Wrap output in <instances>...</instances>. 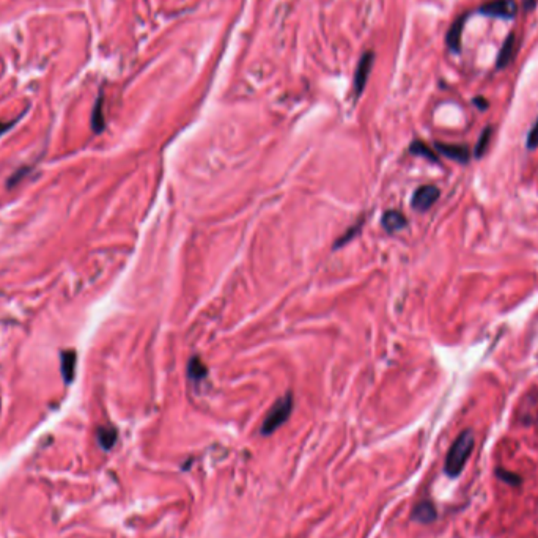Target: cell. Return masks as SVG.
I'll return each mask as SVG.
<instances>
[{
    "label": "cell",
    "mask_w": 538,
    "mask_h": 538,
    "mask_svg": "<svg viewBox=\"0 0 538 538\" xmlns=\"http://www.w3.org/2000/svg\"><path fill=\"white\" fill-rule=\"evenodd\" d=\"M474 104H475V106H478V107L482 109V110H485V109L488 107V103H486V101H485L483 98H475V99H474Z\"/></svg>",
    "instance_id": "obj_20"
},
{
    "label": "cell",
    "mask_w": 538,
    "mask_h": 538,
    "mask_svg": "<svg viewBox=\"0 0 538 538\" xmlns=\"http://www.w3.org/2000/svg\"><path fill=\"white\" fill-rule=\"evenodd\" d=\"M515 49H516V35L515 33H510L507 36V39L504 41V45L499 51V55H498V68H505L508 63H510L513 60L515 57Z\"/></svg>",
    "instance_id": "obj_10"
},
{
    "label": "cell",
    "mask_w": 538,
    "mask_h": 538,
    "mask_svg": "<svg viewBox=\"0 0 538 538\" xmlns=\"http://www.w3.org/2000/svg\"><path fill=\"white\" fill-rule=\"evenodd\" d=\"M98 442L104 450H110L117 442V430L113 427H101L98 428Z\"/></svg>",
    "instance_id": "obj_12"
},
{
    "label": "cell",
    "mask_w": 538,
    "mask_h": 538,
    "mask_svg": "<svg viewBox=\"0 0 538 538\" xmlns=\"http://www.w3.org/2000/svg\"><path fill=\"white\" fill-rule=\"evenodd\" d=\"M292 411H293V397L292 394H286L285 397L279 398L272 404V408L269 409L268 416L263 420V425H261V434L268 436L272 434L277 428H280L288 420Z\"/></svg>",
    "instance_id": "obj_2"
},
{
    "label": "cell",
    "mask_w": 538,
    "mask_h": 538,
    "mask_svg": "<svg viewBox=\"0 0 538 538\" xmlns=\"http://www.w3.org/2000/svg\"><path fill=\"white\" fill-rule=\"evenodd\" d=\"M475 439H474V433L472 430H464L458 438L455 439V442L452 444V447L448 448V453L445 458V464H444V471L450 478H457L472 453Z\"/></svg>",
    "instance_id": "obj_1"
},
{
    "label": "cell",
    "mask_w": 538,
    "mask_h": 538,
    "mask_svg": "<svg viewBox=\"0 0 538 538\" xmlns=\"http://www.w3.org/2000/svg\"><path fill=\"white\" fill-rule=\"evenodd\" d=\"M371 66H373V52L363 54L359 65H357L356 76H354V90H356L357 96L363 92V89H365V84H367L368 74L371 71Z\"/></svg>",
    "instance_id": "obj_5"
},
{
    "label": "cell",
    "mask_w": 538,
    "mask_h": 538,
    "mask_svg": "<svg viewBox=\"0 0 538 538\" xmlns=\"http://www.w3.org/2000/svg\"><path fill=\"white\" fill-rule=\"evenodd\" d=\"M522 5H524V10H526V11H530V10L535 8L536 0H524V4H522Z\"/></svg>",
    "instance_id": "obj_21"
},
{
    "label": "cell",
    "mask_w": 538,
    "mask_h": 538,
    "mask_svg": "<svg viewBox=\"0 0 538 538\" xmlns=\"http://www.w3.org/2000/svg\"><path fill=\"white\" fill-rule=\"evenodd\" d=\"M409 151H411L412 154H416V156H424V157L430 159V161H433V162H438V157H436V154L427 147L424 142H419V140H417V142H412Z\"/></svg>",
    "instance_id": "obj_16"
},
{
    "label": "cell",
    "mask_w": 538,
    "mask_h": 538,
    "mask_svg": "<svg viewBox=\"0 0 538 538\" xmlns=\"http://www.w3.org/2000/svg\"><path fill=\"white\" fill-rule=\"evenodd\" d=\"M496 475H498V478H501L502 480V482H505V483H508V485H521V475L519 474H515V472H512V471H507V469H498L496 471Z\"/></svg>",
    "instance_id": "obj_17"
},
{
    "label": "cell",
    "mask_w": 538,
    "mask_h": 538,
    "mask_svg": "<svg viewBox=\"0 0 538 538\" xmlns=\"http://www.w3.org/2000/svg\"><path fill=\"white\" fill-rule=\"evenodd\" d=\"M76 368V351L68 350L62 353V375L65 378V383H71L74 378Z\"/></svg>",
    "instance_id": "obj_11"
},
{
    "label": "cell",
    "mask_w": 538,
    "mask_h": 538,
    "mask_svg": "<svg viewBox=\"0 0 538 538\" xmlns=\"http://www.w3.org/2000/svg\"><path fill=\"white\" fill-rule=\"evenodd\" d=\"M16 121H18V120H14V121H0V136L5 134L10 128H13Z\"/></svg>",
    "instance_id": "obj_19"
},
{
    "label": "cell",
    "mask_w": 538,
    "mask_h": 538,
    "mask_svg": "<svg viewBox=\"0 0 538 538\" xmlns=\"http://www.w3.org/2000/svg\"><path fill=\"white\" fill-rule=\"evenodd\" d=\"M436 150H438L442 156L453 159V161L460 164H466L469 161V148L464 145H457V143H436Z\"/></svg>",
    "instance_id": "obj_6"
},
{
    "label": "cell",
    "mask_w": 538,
    "mask_h": 538,
    "mask_svg": "<svg viewBox=\"0 0 538 538\" xmlns=\"http://www.w3.org/2000/svg\"><path fill=\"white\" fill-rule=\"evenodd\" d=\"M436 518H438V512H436V507L430 501L419 502L412 510V519L420 522V524H430Z\"/></svg>",
    "instance_id": "obj_8"
},
{
    "label": "cell",
    "mask_w": 538,
    "mask_h": 538,
    "mask_svg": "<svg viewBox=\"0 0 538 538\" xmlns=\"http://www.w3.org/2000/svg\"><path fill=\"white\" fill-rule=\"evenodd\" d=\"M491 134H492V128H485L483 133L480 134L478 137V142H477V147H475V157H482L486 150H488V145H489V140H491Z\"/></svg>",
    "instance_id": "obj_15"
},
{
    "label": "cell",
    "mask_w": 538,
    "mask_h": 538,
    "mask_svg": "<svg viewBox=\"0 0 538 538\" xmlns=\"http://www.w3.org/2000/svg\"><path fill=\"white\" fill-rule=\"evenodd\" d=\"M187 373H189V376L192 378V380L198 381V380H201V378L206 376L208 370H206L205 365H203L198 357H192L191 362H189V365H187Z\"/></svg>",
    "instance_id": "obj_13"
},
{
    "label": "cell",
    "mask_w": 538,
    "mask_h": 538,
    "mask_svg": "<svg viewBox=\"0 0 538 538\" xmlns=\"http://www.w3.org/2000/svg\"><path fill=\"white\" fill-rule=\"evenodd\" d=\"M92 126L95 133H101L104 129V117H103V98H98L96 106L93 109V115H92Z\"/></svg>",
    "instance_id": "obj_14"
},
{
    "label": "cell",
    "mask_w": 538,
    "mask_h": 538,
    "mask_svg": "<svg viewBox=\"0 0 538 538\" xmlns=\"http://www.w3.org/2000/svg\"><path fill=\"white\" fill-rule=\"evenodd\" d=\"M468 19V14H463V16H460L453 24L452 27L448 28L447 32V46L448 49L452 52H460V48H461V33H463V27H464V22H466Z\"/></svg>",
    "instance_id": "obj_7"
},
{
    "label": "cell",
    "mask_w": 538,
    "mask_h": 538,
    "mask_svg": "<svg viewBox=\"0 0 538 538\" xmlns=\"http://www.w3.org/2000/svg\"><path fill=\"white\" fill-rule=\"evenodd\" d=\"M478 13L491 18L512 19L516 14V4L513 0H491L480 7Z\"/></svg>",
    "instance_id": "obj_3"
},
{
    "label": "cell",
    "mask_w": 538,
    "mask_h": 538,
    "mask_svg": "<svg viewBox=\"0 0 538 538\" xmlns=\"http://www.w3.org/2000/svg\"><path fill=\"white\" fill-rule=\"evenodd\" d=\"M527 148H530V150L538 148V118H536L535 125L532 126L529 136H527Z\"/></svg>",
    "instance_id": "obj_18"
},
{
    "label": "cell",
    "mask_w": 538,
    "mask_h": 538,
    "mask_svg": "<svg viewBox=\"0 0 538 538\" xmlns=\"http://www.w3.org/2000/svg\"><path fill=\"white\" fill-rule=\"evenodd\" d=\"M439 198V189L433 184L420 186L412 195L411 205L417 211H427L430 210Z\"/></svg>",
    "instance_id": "obj_4"
},
{
    "label": "cell",
    "mask_w": 538,
    "mask_h": 538,
    "mask_svg": "<svg viewBox=\"0 0 538 538\" xmlns=\"http://www.w3.org/2000/svg\"><path fill=\"white\" fill-rule=\"evenodd\" d=\"M384 230L387 231V233H395V231L401 230L406 227V217L400 213V211H386L384 216H383V221H381Z\"/></svg>",
    "instance_id": "obj_9"
}]
</instances>
